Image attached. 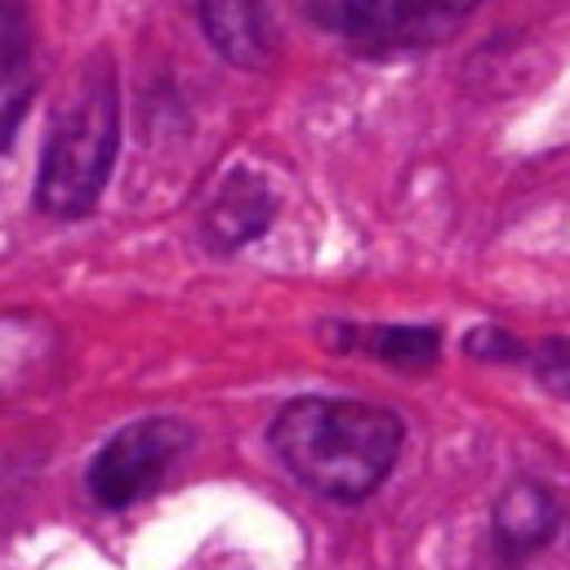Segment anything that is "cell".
Returning <instances> with one entry per match:
<instances>
[{"mask_svg": "<svg viewBox=\"0 0 570 570\" xmlns=\"http://www.w3.org/2000/svg\"><path fill=\"white\" fill-rule=\"evenodd\" d=\"M276 459L325 499H365L401 454V419L370 401L298 396L267 432Z\"/></svg>", "mask_w": 570, "mask_h": 570, "instance_id": "1", "label": "cell"}, {"mask_svg": "<svg viewBox=\"0 0 570 570\" xmlns=\"http://www.w3.org/2000/svg\"><path fill=\"white\" fill-rule=\"evenodd\" d=\"M116 138H120V89L111 62L98 58L76 76L62 107L53 111L36 178V205L53 218L89 214L107 187Z\"/></svg>", "mask_w": 570, "mask_h": 570, "instance_id": "2", "label": "cell"}, {"mask_svg": "<svg viewBox=\"0 0 570 570\" xmlns=\"http://www.w3.org/2000/svg\"><path fill=\"white\" fill-rule=\"evenodd\" d=\"M191 445V428L183 419H138L125 423L116 436H107V445L94 454L89 463V494L102 508H129L142 494H151L165 472L174 468V459Z\"/></svg>", "mask_w": 570, "mask_h": 570, "instance_id": "3", "label": "cell"}, {"mask_svg": "<svg viewBox=\"0 0 570 570\" xmlns=\"http://www.w3.org/2000/svg\"><path fill=\"white\" fill-rule=\"evenodd\" d=\"M476 0H303L307 18L361 49L441 40Z\"/></svg>", "mask_w": 570, "mask_h": 570, "instance_id": "4", "label": "cell"}, {"mask_svg": "<svg viewBox=\"0 0 570 570\" xmlns=\"http://www.w3.org/2000/svg\"><path fill=\"white\" fill-rule=\"evenodd\" d=\"M209 45L245 71H263L276 58V22L267 0H200Z\"/></svg>", "mask_w": 570, "mask_h": 570, "instance_id": "5", "label": "cell"}, {"mask_svg": "<svg viewBox=\"0 0 570 570\" xmlns=\"http://www.w3.org/2000/svg\"><path fill=\"white\" fill-rule=\"evenodd\" d=\"M31 94H36V58H31L27 0H0V147H9L13 129L22 125Z\"/></svg>", "mask_w": 570, "mask_h": 570, "instance_id": "6", "label": "cell"}, {"mask_svg": "<svg viewBox=\"0 0 570 570\" xmlns=\"http://www.w3.org/2000/svg\"><path fill=\"white\" fill-rule=\"evenodd\" d=\"M58 361V334L40 316H0V396L31 392Z\"/></svg>", "mask_w": 570, "mask_h": 570, "instance_id": "7", "label": "cell"}, {"mask_svg": "<svg viewBox=\"0 0 570 570\" xmlns=\"http://www.w3.org/2000/svg\"><path fill=\"white\" fill-rule=\"evenodd\" d=\"M272 191L263 178L254 174H236L209 205L205 214V240L218 245V249H232V245H245L249 236H258L267 223H272Z\"/></svg>", "mask_w": 570, "mask_h": 570, "instance_id": "8", "label": "cell"}, {"mask_svg": "<svg viewBox=\"0 0 570 570\" xmlns=\"http://www.w3.org/2000/svg\"><path fill=\"white\" fill-rule=\"evenodd\" d=\"M552 525H557V508H552V499H548L539 485H530V481L512 485V490L499 499V508H494V534H499V543H503L508 552H530V548H539V543L552 534Z\"/></svg>", "mask_w": 570, "mask_h": 570, "instance_id": "9", "label": "cell"}, {"mask_svg": "<svg viewBox=\"0 0 570 570\" xmlns=\"http://www.w3.org/2000/svg\"><path fill=\"white\" fill-rule=\"evenodd\" d=\"M343 347L374 352L396 365H432L436 356V330L419 325H379V330H343Z\"/></svg>", "mask_w": 570, "mask_h": 570, "instance_id": "10", "label": "cell"}, {"mask_svg": "<svg viewBox=\"0 0 570 570\" xmlns=\"http://www.w3.org/2000/svg\"><path fill=\"white\" fill-rule=\"evenodd\" d=\"M517 352H521V347H517ZM521 361H530L534 379H539L548 392H557V396L570 401V338H548V343L521 352Z\"/></svg>", "mask_w": 570, "mask_h": 570, "instance_id": "11", "label": "cell"}]
</instances>
